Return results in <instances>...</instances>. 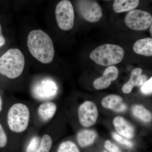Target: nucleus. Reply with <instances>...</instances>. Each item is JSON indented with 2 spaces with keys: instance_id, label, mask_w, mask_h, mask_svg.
Instances as JSON below:
<instances>
[{
  "instance_id": "obj_21",
  "label": "nucleus",
  "mask_w": 152,
  "mask_h": 152,
  "mask_svg": "<svg viewBox=\"0 0 152 152\" xmlns=\"http://www.w3.org/2000/svg\"><path fill=\"white\" fill-rule=\"evenodd\" d=\"M41 139L38 136L33 137L30 140L26 150V152H36L39 145Z\"/></svg>"
},
{
  "instance_id": "obj_20",
  "label": "nucleus",
  "mask_w": 152,
  "mask_h": 152,
  "mask_svg": "<svg viewBox=\"0 0 152 152\" xmlns=\"http://www.w3.org/2000/svg\"><path fill=\"white\" fill-rule=\"evenodd\" d=\"M57 152H80L78 148L73 142L66 141L60 144Z\"/></svg>"
},
{
  "instance_id": "obj_25",
  "label": "nucleus",
  "mask_w": 152,
  "mask_h": 152,
  "mask_svg": "<svg viewBox=\"0 0 152 152\" xmlns=\"http://www.w3.org/2000/svg\"><path fill=\"white\" fill-rule=\"evenodd\" d=\"M104 146L110 152H121L118 147L110 140L106 141Z\"/></svg>"
},
{
  "instance_id": "obj_26",
  "label": "nucleus",
  "mask_w": 152,
  "mask_h": 152,
  "mask_svg": "<svg viewBox=\"0 0 152 152\" xmlns=\"http://www.w3.org/2000/svg\"><path fill=\"white\" fill-rule=\"evenodd\" d=\"M6 40L3 35L1 26L0 24V48L3 46L5 44Z\"/></svg>"
},
{
  "instance_id": "obj_19",
  "label": "nucleus",
  "mask_w": 152,
  "mask_h": 152,
  "mask_svg": "<svg viewBox=\"0 0 152 152\" xmlns=\"http://www.w3.org/2000/svg\"><path fill=\"white\" fill-rule=\"evenodd\" d=\"M53 143L52 137L48 134H44L41 138L39 145L36 152H50Z\"/></svg>"
},
{
  "instance_id": "obj_11",
  "label": "nucleus",
  "mask_w": 152,
  "mask_h": 152,
  "mask_svg": "<svg viewBox=\"0 0 152 152\" xmlns=\"http://www.w3.org/2000/svg\"><path fill=\"white\" fill-rule=\"evenodd\" d=\"M142 70L141 68L134 69L131 73L129 80L123 86L122 91L125 94H129L132 91L133 87L142 86L147 81L145 75H142Z\"/></svg>"
},
{
  "instance_id": "obj_17",
  "label": "nucleus",
  "mask_w": 152,
  "mask_h": 152,
  "mask_svg": "<svg viewBox=\"0 0 152 152\" xmlns=\"http://www.w3.org/2000/svg\"><path fill=\"white\" fill-rule=\"evenodd\" d=\"M139 2L140 0H115L113 9L118 13L129 12L136 9Z\"/></svg>"
},
{
  "instance_id": "obj_29",
  "label": "nucleus",
  "mask_w": 152,
  "mask_h": 152,
  "mask_svg": "<svg viewBox=\"0 0 152 152\" xmlns=\"http://www.w3.org/2000/svg\"><path fill=\"white\" fill-rule=\"evenodd\" d=\"M150 31L151 35L152 37V23L151 24V26H150Z\"/></svg>"
},
{
  "instance_id": "obj_22",
  "label": "nucleus",
  "mask_w": 152,
  "mask_h": 152,
  "mask_svg": "<svg viewBox=\"0 0 152 152\" xmlns=\"http://www.w3.org/2000/svg\"><path fill=\"white\" fill-rule=\"evenodd\" d=\"M141 91L144 94H152V77L142 86Z\"/></svg>"
},
{
  "instance_id": "obj_24",
  "label": "nucleus",
  "mask_w": 152,
  "mask_h": 152,
  "mask_svg": "<svg viewBox=\"0 0 152 152\" xmlns=\"http://www.w3.org/2000/svg\"><path fill=\"white\" fill-rule=\"evenodd\" d=\"M7 143V137L2 125L0 124V148H4Z\"/></svg>"
},
{
  "instance_id": "obj_8",
  "label": "nucleus",
  "mask_w": 152,
  "mask_h": 152,
  "mask_svg": "<svg viewBox=\"0 0 152 152\" xmlns=\"http://www.w3.org/2000/svg\"><path fill=\"white\" fill-rule=\"evenodd\" d=\"M98 115L96 106L91 101H86L78 109L79 122L84 127H90L94 124L97 120Z\"/></svg>"
},
{
  "instance_id": "obj_1",
  "label": "nucleus",
  "mask_w": 152,
  "mask_h": 152,
  "mask_svg": "<svg viewBox=\"0 0 152 152\" xmlns=\"http://www.w3.org/2000/svg\"><path fill=\"white\" fill-rule=\"evenodd\" d=\"M28 48L36 59L44 64H50L55 56L53 44L50 36L41 30H33L27 39Z\"/></svg>"
},
{
  "instance_id": "obj_13",
  "label": "nucleus",
  "mask_w": 152,
  "mask_h": 152,
  "mask_svg": "<svg viewBox=\"0 0 152 152\" xmlns=\"http://www.w3.org/2000/svg\"><path fill=\"white\" fill-rule=\"evenodd\" d=\"M57 108L56 104L54 102L50 101H45L38 107V115L43 121H49L54 117Z\"/></svg>"
},
{
  "instance_id": "obj_7",
  "label": "nucleus",
  "mask_w": 152,
  "mask_h": 152,
  "mask_svg": "<svg viewBox=\"0 0 152 152\" xmlns=\"http://www.w3.org/2000/svg\"><path fill=\"white\" fill-rule=\"evenodd\" d=\"M77 6L79 13L87 21L96 23L102 16L100 6L94 0H78Z\"/></svg>"
},
{
  "instance_id": "obj_2",
  "label": "nucleus",
  "mask_w": 152,
  "mask_h": 152,
  "mask_svg": "<svg viewBox=\"0 0 152 152\" xmlns=\"http://www.w3.org/2000/svg\"><path fill=\"white\" fill-rule=\"evenodd\" d=\"M25 60L20 50L11 48L0 57V74L10 79L20 77L23 72Z\"/></svg>"
},
{
  "instance_id": "obj_9",
  "label": "nucleus",
  "mask_w": 152,
  "mask_h": 152,
  "mask_svg": "<svg viewBox=\"0 0 152 152\" xmlns=\"http://www.w3.org/2000/svg\"><path fill=\"white\" fill-rule=\"evenodd\" d=\"M58 88L53 80L43 79L36 83L33 86V92L37 99L48 100L54 97L57 95Z\"/></svg>"
},
{
  "instance_id": "obj_12",
  "label": "nucleus",
  "mask_w": 152,
  "mask_h": 152,
  "mask_svg": "<svg viewBox=\"0 0 152 152\" xmlns=\"http://www.w3.org/2000/svg\"><path fill=\"white\" fill-rule=\"evenodd\" d=\"M101 103L104 108L117 112H124L127 108L126 104L123 102V98L116 95L106 96L102 100Z\"/></svg>"
},
{
  "instance_id": "obj_16",
  "label": "nucleus",
  "mask_w": 152,
  "mask_h": 152,
  "mask_svg": "<svg viewBox=\"0 0 152 152\" xmlns=\"http://www.w3.org/2000/svg\"><path fill=\"white\" fill-rule=\"evenodd\" d=\"M97 136L96 132L93 130H82L77 134V141L80 146L85 148L92 145L94 142Z\"/></svg>"
},
{
  "instance_id": "obj_27",
  "label": "nucleus",
  "mask_w": 152,
  "mask_h": 152,
  "mask_svg": "<svg viewBox=\"0 0 152 152\" xmlns=\"http://www.w3.org/2000/svg\"><path fill=\"white\" fill-rule=\"evenodd\" d=\"M3 105V102L1 96L0 95V113L1 111L2 110Z\"/></svg>"
},
{
  "instance_id": "obj_28",
  "label": "nucleus",
  "mask_w": 152,
  "mask_h": 152,
  "mask_svg": "<svg viewBox=\"0 0 152 152\" xmlns=\"http://www.w3.org/2000/svg\"><path fill=\"white\" fill-rule=\"evenodd\" d=\"M132 66L131 65L128 66H127V69L129 71H130L132 70Z\"/></svg>"
},
{
  "instance_id": "obj_18",
  "label": "nucleus",
  "mask_w": 152,
  "mask_h": 152,
  "mask_svg": "<svg viewBox=\"0 0 152 152\" xmlns=\"http://www.w3.org/2000/svg\"><path fill=\"white\" fill-rule=\"evenodd\" d=\"M132 112L136 118L144 123H149L152 121L151 113L142 105L137 104L133 106Z\"/></svg>"
},
{
  "instance_id": "obj_6",
  "label": "nucleus",
  "mask_w": 152,
  "mask_h": 152,
  "mask_svg": "<svg viewBox=\"0 0 152 152\" xmlns=\"http://www.w3.org/2000/svg\"><path fill=\"white\" fill-rule=\"evenodd\" d=\"M124 22L125 24L131 29L144 31L151 26L152 17L148 12L141 10H134L127 14Z\"/></svg>"
},
{
  "instance_id": "obj_23",
  "label": "nucleus",
  "mask_w": 152,
  "mask_h": 152,
  "mask_svg": "<svg viewBox=\"0 0 152 152\" xmlns=\"http://www.w3.org/2000/svg\"><path fill=\"white\" fill-rule=\"evenodd\" d=\"M112 136H113V138L115 140L119 142L120 143L124 145L129 147V148H132L133 146L132 142L128 140H127L123 138L121 136L119 135L116 133L115 132L113 133Z\"/></svg>"
},
{
  "instance_id": "obj_5",
  "label": "nucleus",
  "mask_w": 152,
  "mask_h": 152,
  "mask_svg": "<svg viewBox=\"0 0 152 152\" xmlns=\"http://www.w3.org/2000/svg\"><path fill=\"white\" fill-rule=\"evenodd\" d=\"M57 24L61 29L67 31L74 26L75 13L72 3L69 0H62L57 5L56 11Z\"/></svg>"
},
{
  "instance_id": "obj_4",
  "label": "nucleus",
  "mask_w": 152,
  "mask_h": 152,
  "mask_svg": "<svg viewBox=\"0 0 152 152\" xmlns=\"http://www.w3.org/2000/svg\"><path fill=\"white\" fill-rule=\"evenodd\" d=\"M31 117L29 109L22 103L13 104L7 115V123L9 129L14 133L20 134L27 129Z\"/></svg>"
},
{
  "instance_id": "obj_15",
  "label": "nucleus",
  "mask_w": 152,
  "mask_h": 152,
  "mask_svg": "<svg viewBox=\"0 0 152 152\" xmlns=\"http://www.w3.org/2000/svg\"><path fill=\"white\" fill-rule=\"evenodd\" d=\"M133 50L136 53L145 56H152V39L145 38L134 44Z\"/></svg>"
},
{
  "instance_id": "obj_14",
  "label": "nucleus",
  "mask_w": 152,
  "mask_h": 152,
  "mask_svg": "<svg viewBox=\"0 0 152 152\" xmlns=\"http://www.w3.org/2000/svg\"><path fill=\"white\" fill-rule=\"evenodd\" d=\"M113 124L116 130L120 134L127 139H132L134 137V128L123 117H115L113 121Z\"/></svg>"
},
{
  "instance_id": "obj_10",
  "label": "nucleus",
  "mask_w": 152,
  "mask_h": 152,
  "mask_svg": "<svg viewBox=\"0 0 152 152\" xmlns=\"http://www.w3.org/2000/svg\"><path fill=\"white\" fill-rule=\"evenodd\" d=\"M118 70L115 66H110L106 68L102 76L96 79L94 82V86L96 89L102 90L107 88L111 82L116 80L118 76Z\"/></svg>"
},
{
  "instance_id": "obj_30",
  "label": "nucleus",
  "mask_w": 152,
  "mask_h": 152,
  "mask_svg": "<svg viewBox=\"0 0 152 152\" xmlns=\"http://www.w3.org/2000/svg\"><path fill=\"white\" fill-rule=\"evenodd\" d=\"M104 152H107L106 151H104Z\"/></svg>"
},
{
  "instance_id": "obj_3",
  "label": "nucleus",
  "mask_w": 152,
  "mask_h": 152,
  "mask_svg": "<svg viewBox=\"0 0 152 152\" xmlns=\"http://www.w3.org/2000/svg\"><path fill=\"white\" fill-rule=\"evenodd\" d=\"M124 56V49L117 45L105 44L95 49L90 55V58L97 64L112 66L119 64Z\"/></svg>"
}]
</instances>
